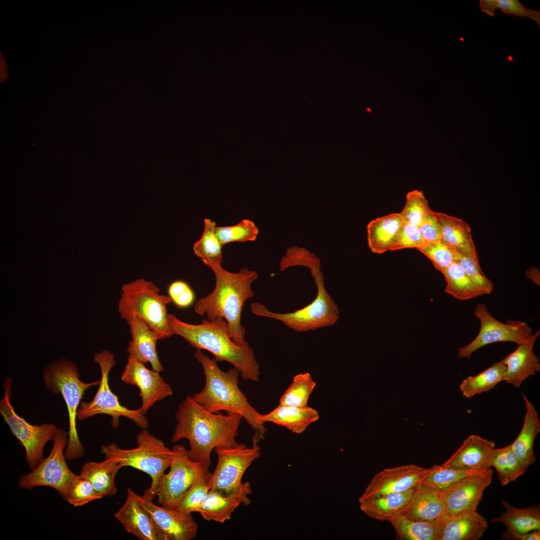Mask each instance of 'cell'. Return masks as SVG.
Listing matches in <instances>:
<instances>
[{
  "mask_svg": "<svg viewBox=\"0 0 540 540\" xmlns=\"http://www.w3.org/2000/svg\"><path fill=\"white\" fill-rule=\"evenodd\" d=\"M175 416L178 423L172 441L187 439L190 446L188 456L193 462L210 466L213 450L234 447L238 444L236 438L242 418L240 414L210 412L188 396L178 406Z\"/></svg>",
  "mask_w": 540,
  "mask_h": 540,
  "instance_id": "6da1fadb",
  "label": "cell"
},
{
  "mask_svg": "<svg viewBox=\"0 0 540 540\" xmlns=\"http://www.w3.org/2000/svg\"><path fill=\"white\" fill-rule=\"evenodd\" d=\"M194 357L202 368L205 384L200 392L191 396L192 399L210 412L224 410L241 416L254 430L252 443L257 445L264 440L267 430L262 414L252 406L238 386L239 370L233 366L222 371L216 359L210 358L200 350H197Z\"/></svg>",
  "mask_w": 540,
  "mask_h": 540,
  "instance_id": "7a4b0ae2",
  "label": "cell"
},
{
  "mask_svg": "<svg viewBox=\"0 0 540 540\" xmlns=\"http://www.w3.org/2000/svg\"><path fill=\"white\" fill-rule=\"evenodd\" d=\"M168 320L172 335L182 336L197 350L208 351L218 362H230L239 370L244 380H258L260 365L252 349L240 346L234 342L228 325L223 318L204 320L200 324H194L168 314Z\"/></svg>",
  "mask_w": 540,
  "mask_h": 540,
  "instance_id": "3957f363",
  "label": "cell"
},
{
  "mask_svg": "<svg viewBox=\"0 0 540 540\" xmlns=\"http://www.w3.org/2000/svg\"><path fill=\"white\" fill-rule=\"evenodd\" d=\"M211 270L215 276L214 288L196 303L194 312L199 315L206 314L208 320L223 318L234 342L240 346L249 347L245 340L246 330L241 324V315L246 301L254 296L252 284L258 274L246 267L236 273L226 270L222 266Z\"/></svg>",
  "mask_w": 540,
  "mask_h": 540,
  "instance_id": "277c9868",
  "label": "cell"
},
{
  "mask_svg": "<svg viewBox=\"0 0 540 540\" xmlns=\"http://www.w3.org/2000/svg\"><path fill=\"white\" fill-rule=\"evenodd\" d=\"M293 263L294 266L310 268L317 288V294L314 300L302 308L286 313L271 312L264 305L254 302L250 304L252 314L258 316L279 320L297 332L314 330L334 325L339 318L340 310L326 289L320 258L305 248H302L295 254Z\"/></svg>",
  "mask_w": 540,
  "mask_h": 540,
  "instance_id": "5b68a950",
  "label": "cell"
},
{
  "mask_svg": "<svg viewBox=\"0 0 540 540\" xmlns=\"http://www.w3.org/2000/svg\"><path fill=\"white\" fill-rule=\"evenodd\" d=\"M44 381L48 390L54 394H61L68 411V441L64 456L68 460L82 458L84 448L82 444L76 428L77 412L84 392L96 386L99 381L90 383L82 382L74 362L66 358L55 360L44 368Z\"/></svg>",
  "mask_w": 540,
  "mask_h": 540,
  "instance_id": "8992f818",
  "label": "cell"
},
{
  "mask_svg": "<svg viewBox=\"0 0 540 540\" xmlns=\"http://www.w3.org/2000/svg\"><path fill=\"white\" fill-rule=\"evenodd\" d=\"M136 442L137 446L131 449L122 448L114 443L102 445L100 452L104 458L114 459L122 467L131 466L148 474L152 482L142 496L152 500L154 491L170 467L174 452L146 429L137 435Z\"/></svg>",
  "mask_w": 540,
  "mask_h": 540,
  "instance_id": "52a82bcc",
  "label": "cell"
},
{
  "mask_svg": "<svg viewBox=\"0 0 540 540\" xmlns=\"http://www.w3.org/2000/svg\"><path fill=\"white\" fill-rule=\"evenodd\" d=\"M172 301L169 296L160 294L152 282L142 278L122 286L118 308L126 320L132 317L143 320L160 340L172 336L167 313V306Z\"/></svg>",
  "mask_w": 540,
  "mask_h": 540,
  "instance_id": "ba28073f",
  "label": "cell"
},
{
  "mask_svg": "<svg viewBox=\"0 0 540 540\" xmlns=\"http://www.w3.org/2000/svg\"><path fill=\"white\" fill-rule=\"evenodd\" d=\"M94 362L100 367L101 378L99 387L93 400L90 402H82L77 412V420H82L99 414L110 416V424L114 428L119 426V418L124 416L132 420L142 429H146L148 420L140 408L130 410L122 405L118 398L110 390L108 384V374L115 365L114 354L108 350L96 353Z\"/></svg>",
  "mask_w": 540,
  "mask_h": 540,
  "instance_id": "9c48e42d",
  "label": "cell"
},
{
  "mask_svg": "<svg viewBox=\"0 0 540 540\" xmlns=\"http://www.w3.org/2000/svg\"><path fill=\"white\" fill-rule=\"evenodd\" d=\"M4 396L0 402V412L12 434L26 451V461L31 470L44 459L45 445L52 440L58 430L52 424L33 425L18 414L10 402L12 380L7 378L4 384Z\"/></svg>",
  "mask_w": 540,
  "mask_h": 540,
  "instance_id": "30bf717a",
  "label": "cell"
},
{
  "mask_svg": "<svg viewBox=\"0 0 540 540\" xmlns=\"http://www.w3.org/2000/svg\"><path fill=\"white\" fill-rule=\"evenodd\" d=\"M52 440L49 455L31 472L22 475L18 483L21 488L28 490L38 486H48L64 498L77 475L69 468L66 461L64 450L68 441V432L58 428Z\"/></svg>",
  "mask_w": 540,
  "mask_h": 540,
  "instance_id": "8fae6325",
  "label": "cell"
},
{
  "mask_svg": "<svg viewBox=\"0 0 540 540\" xmlns=\"http://www.w3.org/2000/svg\"><path fill=\"white\" fill-rule=\"evenodd\" d=\"M216 466L209 480L210 490H215L223 496L237 492L243 484L244 474L252 462L260 455V447L248 448L244 444L230 448H216Z\"/></svg>",
  "mask_w": 540,
  "mask_h": 540,
  "instance_id": "7c38bea8",
  "label": "cell"
},
{
  "mask_svg": "<svg viewBox=\"0 0 540 540\" xmlns=\"http://www.w3.org/2000/svg\"><path fill=\"white\" fill-rule=\"evenodd\" d=\"M474 315L480 323L479 332L470 344L459 348L458 358H470L472 354L484 346L496 342H509L520 344L528 340L532 336V329L527 322L508 320L502 323L494 318L486 306L478 304Z\"/></svg>",
  "mask_w": 540,
  "mask_h": 540,
  "instance_id": "4fadbf2b",
  "label": "cell"
},
{
  "mask_svg": "<svg viewBox=\"0 0 540 540\" xmlns=\"http://www.w3.org/2000/svg\"><path fill=\"white\" fill-rule=\"evenodd\" d=\"M174 456L169 472L159 480L153 492L158 503L174 508L180 498L192 485L204 464L192 461L188 450L182 445L174 446Z\"/></svg>",
  "mask_w": 540,
  "mask_h": 540,
  "instance_id": "5bb4252c",
  "label": "cell"
},
{
  "mask_svg": "<svg viewBox=\"0 0 540 540\" xmlns=\"http://www.w3.org/2000/svg\"><path fill=\"white\" fill-rule=\"evenodd\" d=\"M491 468L468 476L439 492L446 515L476 511L486 488L490 484Z\"/></svg>",
  "mask_w": 540,
  "mask_h": 540,
  "instance_id": "9a60e30c",
  "label": "cell"
},
{
  "mask_svg": "<svg viewBox=\"0 0 540 540\" xmlns=\"http://www.w3.org/2000/svg\"><path fill=\"white\" fill-rule=\"evenodd\" d=\"M430 471L414 464L384 468L374 474L358 500L405 492L420 485Z\"/></svg>",
  "mask_w": 540,
  "mask_h": 540,
  "instance_id": "2e32d148",
  "label": "cell"
},
{
  "mask_svg": "<svg viewBox=\"0 0 540 540\" xmlns=\"http://www.w3.org/2000/svg\"><path fill=\"white\" fill-rule=\"evenodd\" d=\"M121 378L124 382L139 388L142 400L140 408L144 414L156 402L172 394L170 386L160 372L148 370L144 362L132 354H128Z\"/></svg>",
  "mask_w": 540,
  "mask_h": 540,
  "instance_id": "e0dca14e",
  "label": "cell"
},
{
  "mask_svg": "<svg viewBox=\"0 0 540 540\" xmlns=\"http://www.w3.org/2000/svg\"><path fill=\"white\" fill-rule=\"evenodd\" d=\"M138 499L160 531L163 540H191L196 536L198 526L191 514L156 506L142 496H138Z\"/></svg>",
  "mask_w": 540,
  "mask_h": 540,
  "instance_id": "ac0fdd59",
  "label": "cell"
},
{
  "mask_svg": "<svg viewBox=\"0 0 540 540\" xmlns=\"http://www.w3.org/2000/svg\"><path fill=\"white\" fill-rule=\"evenodd\" d=\"M114 516L126 532L140 540H163L154 521L142 506L138 495L129 488L124 503Z\"/></svg>",
  "mask_w": 540,
  "mask_h": 540,
  "instance_id": "d6986e66",
  "label": "cell"
},
{
  "mask_svg": "<svg viewBox=\"0 0 540 540\" xmlns=\"http://www.w3.org/2000/svg\"><path fill=\"white\" fill-rule=\"evenodd\" d=\"M540 334L538 330L501 360L506 366L504 381L519 388L525 380L540 371V358L534 352V344Z\"/></svg>",
  "mask_w": 540,
  "mask_h": 540,
  "instance_id": "ffe728a7",
  "label": "cell"
},
{
  "mask_svg": "<svg viewBox=\"0 0 540 540\" xmlns=\"http://www.w3.org/2000/svg\"><path fill=\"white\" fill-rule=\"evenodd\" d=\"M252 493L249 482L243 483L240 490L228 496H223L215 490H210L198 512L207 521L224 523L232 518L234 510L240 504L248 506Z\"/></svg>",
  "mask_w": 540,
  "mask_h": 540,
  "instance_id": "44dd1931",
  "label": "cell"
},
{
  "mask_svg": "<svg viewBox=\"0 0 540 540\" xmlns=\"http://www.w3.org/2000/svg\"><path fill=\"white\" fill-rule=\"evenodd\" d=\"M495 443L476 434L464 440L460 448L442 464L466 470H485L490 468V457Z\"/></svg>",
  "mask_w": 540,
  "mask_h": 540,
  "instance_id": "7402d4cb",
  "label": "cell"
},
{
  "mask_svg": "<svg viewBox=\"0 0 540 540\" xmlns=\"http://www.w3.org/2000/svg\"><path fill=\"white\" fill-rule=\"evenodd\" d=\"M130 328L132 340L126 349L144 364L149 362L152 370L158 372L164 370L156 351V342L160 340L158 334L143 320L132 317L126 320Z\"/></svg>",
  "mask_w": 540,
  "mask_h": 540,
  "instance_id": "603a6c76",
  "label": "cell"
},
{
  "mask_svg": "<svg viewBox=\"0 0 540 540\" xmlns=\"http://www.w3.org/2000/svg\"><path fill=\"white\" fill-rule=\"evenodd\" d=\"M488 526L485 518L476 510L446 515L442 518L439 540H478Z\"/></svg>",
  "mask_w": 540,
  "mask_h": 540,
  "instance_id": "cb8c5ba5",
  "label": "cell"
},
{
  "mask_svg": "<svg viewBox=\"0 0 540 540\" xmlns=\"http://www.w3.org/2000/svg\"><path fill=\"white\" fill-rule=\"evenodd\" d=\"M420 486L402 492L359 500L360 509L374 519L389 522L403 513L414 497Z\"/></svg>",
  "mask_w": 540,
  "mask_h": 540,
  "instance_id": "d4e9b609",
  "label": "cell"
},
{
  "mask_svg": "<svg viewBox=\"0 0 540 540\" xmlns=\"http://www.w3.org/2000/svg\"><path fill=\"white\" fill-rule=\"evenodd\" d=\"M434 213L440 226L442 240L461 256L478 260L469 224L462 219L444 213Z\"/></svg>",
  "mask_w": 540,
  "mask_h": 540,
  "instance_id": "484cf974",
  "label": "cell"
},
{
  "mask_svg": "<svg viewBox=\"0 0 540 540\" xmlns=\"http://www.w3.org/2000/svg\"><path fill=\"white\" fill-rule=\"evenodd\" d=\"M526 407V414L521 430L517 438L510 444L512 448L526 469L536 460L534 452V443L540 432V420L534 406L522 394Z\"/></svg>",
  "mask_w": 540,
  "mask_h": 540,
  "instance_id": "4316f807",
  "label": "cell"
},
{
  "mask_svg": "<svg viewBox=\"0 0 540 540\" xmlns=\"http://www.w3.org/2000/svg\"><path fill=\"white\" fill-rule=\"evenodd\" d=\"M404 222L400 213H392L370 221L366 226L368 244L376 254L390 251Z\"/></svg>",
  "mask_w": 540,
  "mask_h": 540,
  "instance_id": "83f0119b",
  "label": "cell"
},
{
  "mask_svg": "<svg viewBox=\"0 0 540 540\" xmlns=\"http://www.w3.org/2000/svg\"><path fill=\"white\" fill-rule=\"evenodd\" d=\"M506 511L498 517L492 519V523L500 522L507 526V532L514 536H522L535 530H540V506H532L524 508H516L504 500H501Z\"/></svg>",
  "mask_w": 540,
  "mask_h": 540,
  "instance_id": "f1b7e54d",
  "label": "cell"
},
{
  "mask_svg": "<svg viewBox=\"0 0 540 540\" xmlns=\"http://www.w3.org/2000/svg\"><path fill=\"white\" fill-rule=\"evenodd\" d=\"M320 416L318 410L309 407L278 406L270 412L262 414L264 422H272L286 427L291 432L300 434L304 432Z\"/></svg>",
  "mask_w": 540,
  "mask_h": 540,
  "instance_id": "f546056e",
  "label": "cell"
},
{
  "mask_svg": "<svg viewBox=\"0 0 540 540\" xmlns=\"http://www.w3.org/2000/svg\"><path fill=\"white\" fill-rule=\"evenodd\" d=\"M122 468V466L116 460L104 458L100 462H85L80 475L89 480L97 494L102 498L116 494L115 477Z\"/></svg>",
  "mask_w": 540,
  "mask_h": 540,
  "instance_id": "4dcf8cb0",
  "label": "cell"
},
{
  "mask_svg": "<svg viewBox=\"0 0 540 540\" xmlns=\"http://www.w3.org/2000/svg\"><path fill=\"white\" fill-rule=\"evenodd\" d=\"M401 514L414 520L434 521L446 515L440 493L420 486L412 501Z\"/></svg>",
  "mask_w": 540,
  "mask_h": 540,
  "instance_id": "1f68e13d",
  "label": "cell"
},
{
  "mask_svg": "<svg viewBox=\"0 0 540 540\" xmlns=\"http://www.w3.org/2000/svg\"><path fill=\"white\" fill-rule=\"evenodd\" d=\"M442 518L434 521L414 520L400 514L389 522L398 536L406 540H439Z\"/></svg>",
  "mask_w": 540,
  "mask_h": 540,
  "instance_id": "d6a6232c",
  "label": "cell"
},
{
  "mask_svg": "<svg viewBox=\"0 0 540 540\" xmlns=\"http://www.w3.org/2000/svg\"><path fill=\"white\" fill-rule=\"evenodd\" d=\"M490 466L495 468L502 485L506 486L526 472L522 465L513 452L510 444L502 448H493L490 457Z\"/></svg>",
  "mask_w": 540,
  "mask_h": 540,
  "instance_id": "836d02e7",
  "label": "cell"
},
{
  "mask_svg": "<svg viewBox=\"0 0 540 540\" xmlns=\"http://www.w3.org/2000/svg\"><path fill=\"white\" fill-rule=\"evenodd\" d=\"M222 246L216 234V223L205 218L202 236L193 246L194 254L211 269L222 266Z\"/></svg>",
  "mask_w": 540,
  "mask_h": 540,
  "instance_id": "e575fe53",
  "label": "cell"
},
{
  "mask_svg": "<svg viewBox=\"0 0 540 540\" xmlns=\"http://www.w3.org/2000/svg\"><path fill=\"white\" fill-rule=\"evenodd\" d=\"M506 366L502 361L497 362L474 376L464 379L459 388L462 395L468 398L488 392L504 381Z\"/></svg>",
  "mask_w": 540,
  "mask_h": 540,
  "instance_id": "d590c367",
  "label": "cell"
},
{
  "mask_svg": "<svg viewBox=\"0 0 540 540\" xmlns=\"http://www.w3.org/2000/svg\"><path fill=\"white\" fill-rule=\"evenodd\" d=\"M442 274L446 283V292L455 298L466 300L481 296L476 286L458 262L450 265Z\"/></svg>",
  "mask_w": 540,
  "mask_h": 540,
  "instance_id": "8d00e7d4",
  "label": "cell"
},
{
  "mask_svg": "<svg viewBox=\"0 0 540 540\" xmlns=\"http://www.w3.org/2000/svg\"><path fill=\"white\" fill-rule=\"evenodd\" d=\"M206 464L203 465L192 485L182 494L174 509L186 514L198 512L210 490L208 484L212 473Z\"/></svg>",
  "mask_w": 540,
  "mask_h": 540,
  "instance_id": "74e56055",
  "label": "cell"
},
{
  "mask_svg": "<svg viewBox=\"0 0 540 540\" xmlns=\"http://www.w3.org/2000/svg\"><path fill=\"white\" fill-rule=\"evenodd\" d=\"M482 471L466 470L442 464L434 465L430 468V471L420 485L440 492L463 478Z\"/></svg>",
  "mask_w": 540,
  "mask_h": 540,
  "instance_id": "f35d334b",
  "label": "cell"
},
{
  "mask_svg": "<svg viewBox=\"0 0 540 540\" xmlns=\"http://www.w3.org/2000/svg\"><path fill=\"white\" fill-rule=\"evenodd\" d=\"M316 386V383L309 372L296 375L290 386L282 396L279 404L307 406L310 396Z\"/></svg>",
  "mask_w": 540,
  "mask_h": 540,
  "instance_id": "ab89813d",
  "label": "cell"
},
{
  "mask_svg": "<svg viewBox=\"0 0 540 540\" xmlns=\"http://www.w3.org/2000/svg\"><path fill=\"white\" fill-rule=\"evenodd\" d=\"M479 4L480 10L490 16H494L498 9L506 14L529 18L540 26V12L526 8L518 0H480Z\"/></svg>",
  "mask_w": 540,
  "mask_h": 540,
  "instance_id": "60d3db41",
  "label": "cell"
},
{
  "mask_svg": "<svg viewBox=\"0 0 540 540\" xmlns=\"http://www.w3.org/2000/svg\"><path fill=\"white\" fill-rule=\"evenodd\" d=\"M405 205L400 213L404 223L420 226L432 210L421 190H414L406 195Z\"/></svg>",
  "mask_w": 540,
  "mask_h": 540,
  "instance_id": "b9f144b4",
  "label": "cell"
},
{
  "mask_svg": "<svg viewBox=\"0 0 540 540\" xmlns=\"http://www.w3.org/2000/svg\"><path fill=\"white\" fill-rule=\"evenodd\" d=\"M417 250L427 256L442 274L452 263L458 262L461 256L443 240L436 244H426Z\"/></svg>",
  "mask_w": 540,
  "mask_h": 540,
  "instance_id": "7bdbcfd3",
  "label": "cell"
},
{
  "mask_svg": "<svg viewBox=\"0 0 540 540\" xmlns=\"http://www.w3.org/2000/svg\"><path fill=\"white\" fill-rule=\"evenodd\" d=\"M258 232L254 223L246 219L234 226H216V234L222 246L232 242L254 241Z\"/></svg>",
  "mask_w": 540,
  "mask_h": 540,
  "instance_id": "ee69618b",
  "label": "cell"
},
{
  "mask_svg": "<svg viewBox=\"0 0 540 540\" xmlns=\"http://www.w3.org/2000/svg\"><path fill=\"white\" fill-rule=\"evenodd\" d=\"M64 498L77 507L102 498V497L96 492L90 482L79 474L70 484Z\"/></svg>",
  "mask_w": 540,
  "mask_h": 540,
  "instance_id": "f6af8a7d",
  "label": "cell"
},
{
  "mask_svg": "<svg viewBox=\"0 0 540 540\" xmlns=\"http://www.w3.org/2000/svg\"><path fill=\"white\" fill-rule=\"evenodd\" d=\"M458 262L478 288L481 295L489 294L494 290V284L482 272L478 262L472 257L461 256Z\"/></svg>",
  "mask_w": 540,
  "mask_h": 540,
  "instance_id": "bcb514c9",
  "label": "cell"
},
{
  "mask_svg": "<svg viewBox=\"0 0 540 540\" xmlns=\"http://www.w3.org/2000/svg\"><path fill=\"white\" fill-rule=\"evenodd\" d=\"M426 244L418 226L404 222L390 251L406 248L418 249Z\"/></svg>",
  "mask_w": 540,
  "mask_h": 540,
  "instance_id": "7dc6e473",
  "label": "cell"
},
{
  "mask_svg": "<svg viewBox=\"0 0 540 540\" xmlns=\"http://www.w3.org/2000/svg\"><path fill=\"white\" fill-rule=\"evenodd\" d=\"M168 292L172 300L182 308L189 306L194 299L192 289L187 283L181 280L172 282L168 287Z\"/></svg>",
  "mask_w": 540,
  "mask_h": 540,
  "instance_id": "c3c4849f",
  "label": "cell"
},
{
  "mask_svg": "<svg viewBox=\"0 0 540 540\" xmlns=\"http://www.w3.org/2000/svg\"><path fill=\"white\" fill-rule=\"evenodd\" d=\"M419 227L426 243L434 244L442 240L440 226L434 211H430Z\"/></svg>",
  "mask_w": 540,
  "mask_h": 540,
  "instance_id": "681fc988",
  "label": "cell"
},
{
  "mask_svg": "<svg viewBox=\"0 0 540 540\" xmlns=\"http://www.w3.org/2000/svg\"><path fill=\"white\" fill-rule=\"evenodd\" d=\"M504 540H539L540 530H535L522 536H514L504 532L502 536Z\"/></svg>",
  "mask_w": 540,
  "mask_h": 540,
  "instance_id": "f907efd6",
  "label": "cell"
},
{
  "mask_svg": "<svg viewBox=\"0 0 540 540\" xmlns=\"http://www.w3.org/2000/svg\"><path fill=\"white\" fill-rule=\"evenodd\" d=\"M535 275H540L539 272L536 268H530L526 272V276L528 278L532 280L536 284H540V279L535 277Z\"/></svg>",
  "mask_w": 540,
  "mask_h": 540,
  "instance_id": "816d5d0a",
  "label": "cell"
},
{
  "mask_svg": "<svg viewBox=\"0 0 540 540\" xmlns=\"http://www.w3.org/2000/svg\"><path fill=\"white\" fill-rule=\"evenodd\" d=\"M0 56H1V58H0V74H1L0 78H1V81H2V80H4V79L6 78V73H7L6 72L7 68H6V63L4 61V58H2V54L0 55Z\"/></svg>",
  "mask_w": 540,
  "mask_h": 540,
  "instance_id": "f5cc1de1",
  "label": "cell"
}]
</instances>
